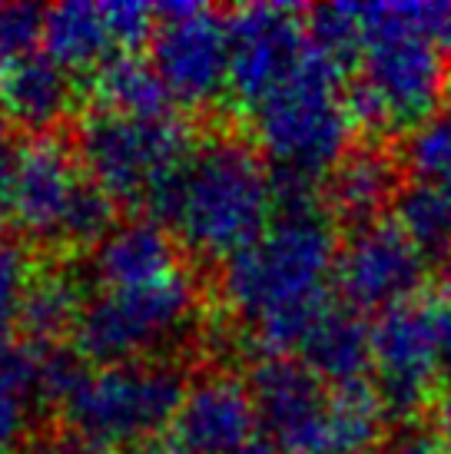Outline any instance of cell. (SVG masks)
<instances>
[{
  "instance_id": "4dcf8cb0",
  "label": "cell",
  "mask_w": 451,
  "mask_h": 454,
  "mask_svg": "<svg viewBox=\"0 0 451 454\" xmlns=\"http://www.w3.org/2000/svg\"><path fill=\"white\" fill-rule=\"evenodd\" d=\"M17 150H20V146L13 143L11 123L0 114V200H4V192H7V183H11V169H13V160H17Z\"/></svg>"
},
{
  "instance_id": "d590c367",
  "label": "cell",
  "mask_w": 451,
  "mask_h": 454,
  "mask_svg": "<svg viewBox=\"0 0 451 454\" xmlns=\"http://www.w3.org/2000/svg\"><path fill=\"white\" fill-rule=\"evenodd\" d=\"M441 47L451 53V17H448V24H445V30H441Z\"/></svg>"
},
{
  "instance_id": "5b68a950",
  "label": "cell",
  "mask_w": 451,
  "mask_h": 454,
  "mask_svg": "<svg viewBox=\"0 0 451 454\" xmlns=\"http://www.w3.org/2000/svg\"><path fill=\"white\" fill-rule=\"evenodd\" d=\"M4 206L11 226L37 246L97 249L116 226V202L90 183L76 153L53 133L17 150Z\"/></svg>"
},
{
  "instance_id": "2e32d148",
  "label": "cell",
  "mask_w": 451,
  "mask_h": 454,
  "mask_svg": "<svg viewBox=\"0 0 451 454\" xmlns=\"http://www.w3.org/2000/svg\"><path fill=\"white\" fill-rule=\"evenodd\" d=\"M401 192L399 160L376 143L352 146L345 160L322 183V202L332 223H349L352 229L378 223L382 213L395 206Z\"/></svg>"
},
{
  "instance_id": "484cf974",
  "label": "cell",
  "mask_w": 451,
  "mask_h": 454,
  "mask_svg": "<svg viewBox=\"0 0 451 454\" xmlns=\"http://www.w3.org/2000/svg\"><path fill=\"white\" fill-rule=\"evenodd\" d=\"M401 160L415 183H428L451 192V110L435 114L405 137Z\"/></svg>"
},
{
  "instance_id": "3957f363",
  "label": "cell",
  "mask_w": 451,
  "mask_h": 454,
  "mask_svg": "<svg viewBox=\"0 0 451 454\" xmlns=\"http://www.w3.org/2000/svg\"><path fill=\"white\" fill-rule=\"evenodd\" d=\"M448 17L451 4H365L368 40L345 90L355 129L412 133L435 116L451 83L441 53Z\"/></svg>"
},
{
  "instance_id": "1f68e13d",
  "label": "cell",
  "mask_w": 451,
  "mask_h": 454,
  "mask_svg": "<svg viewBox=\"0 0 451 454\" xmlns=\"http://www.w3.org/2000/svg\"><path fill=\"white\" fill-rule=\"evenodd\" d=\"M435 328H439L441 375L451 381V302H441V309L435 312Z\"/></svg>"
},
{
  "instance_id": "7402d4cb",
  "label": "cell",
  "mask_w": 451,
  "mask_h": 454,
  "mask_svg": "<svg viewBox=\"0 0 451 454\" xmlns=\"http://www.w3.org/2000/svg\"><path fill=\"white\" fill-rule=\"evenodd\" d=\"M83 305H87L83 286L70 269H37L17 325L24 339L37 345H57V339L74 335Z\"/></svg>"
},
{
  "instance_id": "d6a6232c",
  "label": "cell",
  "mask_w": 451,
  "mask_h": 454,
  "mask_svg": "<svg viewBox=\"0 0 451 454\" xmlns=\"http://www.w3.org/2000/svg\"><path fill=\"white\" fill-rule=\"evenodd\" d=\"M120 454H193L186 451L179 442H163V438H153V442H143V444H133V448H126Z\"/></svg>"
},
{
  "instance_id": "cb8c5ba5",
  "label": "cell",
  "mask_w": 451,
  "mask_h": 454,
  "mask_svg": "<svg viewBox=\"0 0 451 454\" xmlns=\"http://www.w3.org/2000/svg\"><path fill=\"white\" fill-rule=\"evenodd\" d=\"M395 223L408 239L425 255H451V192L428 186V183H408L401 186L395 200Z\"/></svg>"
},
{
  "instance_id": "4316f807",
  "label": "cell",
  "mask_w": 451,
  "mask_h": 454,
  "mask_svg": "<svg viewBox=\"0 0 451 454\" xmlns=\"http://www.w3.org/2000/svg\"><path fill=\"white\" fill-rule=\"evenodd\" d=\"M37 269L40 265H34L24 236L7 223H0V335H11V328L17 325Z\"/></svg>"
},
{
  "instance_id": "83f0119b",
  "label": "cell",
  "mask_w": 451,
  "mask_h": 454,
  "mask_svg": "<svg viewBox=\"0 0 451 454\" xmlns=\"http://www.w3.org/2000/svg\"><path fill=\"white\" fill-rule=\"evenodd\" d=\"M44 17L47 11L34 4H0V67L37 53V43L44 40Z\"/></svg>"
},
{
  "instance_id": "e575fe53",
  "label": "cell",
  "mask_w": 451,
  "mask_h": 454,
  "mask_svg": "<svg viewBox=\"0 0 451 454\" xmlns=\"http://www.w3.org/2000/svg\"><path fill=\"white\" fill-rule=\"evenodd\" d=\"M246 454H292V451H286V448H279V444H273L269 438H265V442H256V444H252V448Z\"/></svg>"
},
{
  "instance_id": "e0dca14e",
  "label": "cell",
  "mask_w": 451,
  "mask_h": 454,
  "mask_svg": "<svg viewBox=\"0 0 451 454\" xmlns=\"http://www.w3.org/2000/svg\"><path fill=\"white\" fill-rule=\"evenodd\" d=\"M74 80L47 53H27L0 67V114L34 137H51L74 110Z\"/></svg>"
},
{
  "instance_id": "44dd1931",
  "label": "cell",
  "mask_w": 451,
  "mask_h": 454,
  "mask_svg": "<svg viewBox=\"0 0 451 454\" xmlns=\"http://www.w3.org/2000/svg\"><path fill=\"white\" fill-rule=\"evenodd\" d=\"M93 110L120 116H166L173 114V100L166 93L163 80L150 60L139 53H116L113 60L90 74Z\"/></svg>"
},
{
  "instance_id": "9a60e30c",
  "label": "cell",
  "mask_w": 451,
  "mask_h": 454,
  "mask_svg": "<svg viewBox=\"0 0 451 454\" xmlns=\"http://www.w3.org/2000/svg\"><path fill=\"white\" fill-rule=\"evenodd\" d=\"M183 246L160 219H126L90 255V276L100 292L143 289L183 272Z\"/></svg>"
},
{
  "instance_id": "7c38bea8",
  "label": "cell",
  "mask_w": 451,
  "mask_h": 454,
  "mask_svg": "<svg viewBox=\"0 0 451 454\" xmlns=\"http://www.w3.org/2000/svg\"><path fill=\"white\" fill-rule=\"evenodd\" d=\"M428 276V255L395 219H378L349 232L338 246L336 289L355 312H389L415 302Z\"/></svg>"
},
{
  "instance_id": "30bf717a",
  "label": "cell",
  "mask_w": 451,
  "mask_h": 454,
  "mask_svg": "<svg viewBox=\"0 0 451 454\" xmlns=\"http://www.w3.org/2000/svg\"><path fill=\"white\" fill-rule=\"evenodd\" d=\"M229 93L249 114L276 93L313 53L305 11L289 4H246L226 17Z\"/></svg>"
},
{
  "instance_id": "277c9868",
  "label": "cell",
  "mask_w": 451,
  "mask_h": 454,
  "mask_svg": "<svg viewBox=\"0 0 451 454\" xmlns=\"http://www.w3.org/2000/svg\"><path fill=\"white\" fill-rule=\"evenodd\" d=\"M338 76L342 70L313 43L299 74L246 114L256 146L273 163V173L326 183L345 160L355 123Z\"/></svg>"
},
{
  "instance_id": "5bb4252c",
  "label": "cell",
  "mask_w": 451,
  "mask_h": 454,
  "mask_svg": "<svg viewBox=\"0 0 451 454\" xmlns=\"http://www.w3.org/2000/svg\"><path fill=\"white\" fill-rule=\"evenodd\" d=\"M259 411L249 381L229 372H210L189 381L176 411V442L193 454H246L256 444Z\"/></svg>"
},
{
  "instance_id": "ffe728a7",
  "label": "cell",
  "mask_w": 451,
  "mask_h": 454,
  "mask_svg": "<svg viewBox=\"0 0 451 454\" xmlns=\"http://www.w3.org/2000/svg\"><path fill=\"white\" fill-rule=\"evenodd\" d=\"M44 404V345L0 335V454L30 442V421Z\"/></svg>"
},
{
  "instance_id": "ac0fdd59",
  "label": "cell",
  "mask_w": 451,
  "mask_h": 454,
  "mask_svg": "<svg viewBox=\"0 0 451 454\" xmlns=\"http://www.w3.org/2000/svg\"><path fill=\"white\" fill-rule=\"evenodd\" d=\"M299 362L328 388L359 385L372 375V325L352 305H328L296 348Z\"/></svg>"
},
{
  "instance_id": "f546056e",
  "label": "cell",
  "mask_w": 451,
  "mask_h": 454,
  "mask_svg": "<svg viewBox=\"0 0 451 454\" xmlns=\"http://www.w3.org/2000/svg\"><path fill=\"white\" fill-rule=\"evenodd\" d=\"M385 454H451V448L435 431H405L385 448Z\"/></svg>"
},
{
  "instance_id": "52a82bcc",
  "label": "cell",
  "mask_w": 451,
  "mask_h": 454,
  "mask_svg": "<svg viewBox=\"0 0 451 454\" xmlns=\"http://www.w3.org/2000/svg\"><path fill=\"white\" fill-rule=\"evenodd\" d=\"M189 127L176 114L120 116L90 110L76 127L74 153L87 179L120 206H153L193 153Z\"/></svg>"
},
{
  "instance_id": "9c48e42d",
  "label": "cell",
  "mask_w": 451,
  "mask_h": 454,
  "mask_svg": "<svg viewBox=\"0 0 451 454\" xmlns=\"http://www.w3.org/2000/svg\"><path fill=\"white\" fill-rule=\"evenodd\" d=\"M150 64L163 80L170 100L206 110L229 93V30L202 4H160Z\"/></svg>"
},
{
  "instance_id": "7a4b0ae2",
  "label": "cell",
  "mask_w": 451,
  "mask_h": 454,
  "mask_svg": "<svg viewBox=\"0 0 451 454\" xmlns=\"http://www.w3.org/2000/svg\"><path fill=\"white\" fill-rule=\"evenodd\" d=\"M150 209L183 249L229 262L276 223L273 166L246 139L210 137L193 146Z\"/></svg>"
},
{
  "instance_id": "6da1fadb",
  "label": "cell",
  "mask_w": 451,
  "mask_h": 454,
  "mask_svg": "<svg viewBox=\"0 0 451 454\" xmlns=\"http://www.w3.org/2000/svg\"><path fill=\"white\" fill-rule=\"evenodd\" d=\"M342 239L326 209L276 213L263 239L223 262L219 289L263 355L299 348L332 299Z\"/></svg>"
},
{
  "instance_id": "8992f818",
  "label": "cell",
  "mask_w": 451,
  "mask_h": 454,
  "mask_svg": "<svg viewBox=\"0 0 451 454\" xmlns=\"http://www.w3.org/2000/svg\"><path fill=\"white\" fill-rule=\"evenodd\" d=\"M189 381L170 358L83 368L57 404L67 431L97 451L153 442L176 421Z\"/></svg>"
},
{
  "instance_id": "d6986e66",
  "label": "cell",
  "mask_w": 451,
  "mask_h": 454,
  "mask_svg": "<svg viewBox=\"0 0 451 454\" xmlns=\"http://www.w3.org/2000/svg\"><path fill=\"white\" fill-rule=\"evenodd\" d=\"M40 43H44V53L67 74H76V70L97 74L107 60L123 53L113 34L107 4H87V0L47 7Z\"/></svg>"
},
{
  "instance_id": "8fae6325",
  "label": "cell",
  "mask_w": 451,
  "mask_h": 454,
  "mask_svg": "<svg viewBox=\"0 0 451 454\" xmlns=\"http://www.w3.org/2000/svg\"><path fill=\"white\" fill-rule=\"evenodd\" d=\"M441 379L435 312L422 302L395 305L372 322V388L389 418L412 421L425 411Z\"/></svg>"
},
{
  "instance_id": "4fadbf2b",
  "label": "cell",
  "mask_w": 451,
  "mask_h": 454,
  "mask_svg": "<svg viewBox=\"0 0 451 454\" xmlns=\"http://www.w3.org/2000/svg\"><path fill=\"white\" fill-rule=\"evenodd\" d=\"M249 391L269 442L292 454H328L332 388L299 358L263 355L249 372Z\"/></svg>"
},
{
  "instance_id": "8d00e7d4",
  "label": "cell",
  "mask_w": 451,
  "mask_h": 454,
  "mask_svg": "<svg viewBox=\"0 0 451 454\" xmlns=\"http://www.w3.org/2000/svg\"><path fill=\"white\" fill-rule=\"evenodd\" d=\"M448 100H451V83H448Z\"/></svg>"
},
{
  "instance_id": "603a6c76",
  "label": "cell",
  "mask_w": 451,
  "mask_h": 454,
  "mask_svg": "<svg viewBox=\"0 0 451 454\" xmlns=\"http://www.w3.org/2000/svg\"><path fill=\"white\" fill-rule=\"evenodd\" d=\"M385 408L372 381L332 388L328 398V454H368L382 434Z\"/></svg>"
},
{
  "instance_id": "836d02e7",
  "label": "cell",
  "mask_w": 451,
  "mask_h": 454,
  "mask_svg": "<svg viewBox=\"0 0 451 454\" xmlns=\"http://www.w3.org/2000/svg\"><path fill=\"white\" fill-rule=\"evenodd\" d=\"M439 289H441V302H451V255H445L439 265Z\"/></svg>"
},
{
  "instance_id": "f1b7e54d",
  "label": "cell",
  "mask_w": 451,
  "mask_h": 454,
  "mask_svg": "<svg viewBox=\"0 0 451 454\" xmlns=\"http://www.w3.org/2000/svg\"><path fill=\"white\" fill-rule=\"evenodd\" d=\"M17 454H100L90 448L87 442L74 438L70 431H44V434H30V442Z\"/></svg>"
},
{
  "instance_id": "d4e9b609",
  "label": "cell",
  "mask_w": 451,
  "mask_h": 454,
  "mask_svg": "<svg viewBox=\"0 0 451 454\" xmlns=\"http://www.w3.org/2000/svg\"><path fill=\"white\" fill-rule=\"evenodd\" d=\"M305 27L315 51L326 53L328 60L345 70L349 64H359L368 40V20H365V4H328L305 11Z\"/></svg>"
},
{
  "instance_id": "ba28073f",
  "label": "cell",
  "mask_w": 451,
  "mask_h": 454,
  "mask_svg": "<svg viewBox=\"0 0 451 454\" xmlns=\"http://www.w3.org/2000/svg\"><path fill=\"white\" fill-rule=\"evenodd\" d=\"M200 322V286L186 269L143 289L97 292L74 328V352L93 365L160 358Z\"/></svg>"
}]
</instances>
